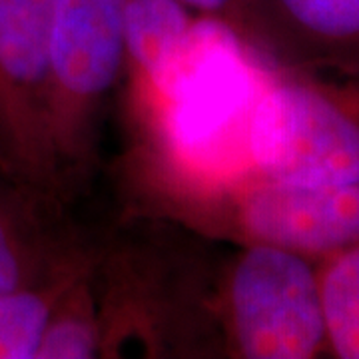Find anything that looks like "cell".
<instances>
[{
    "instance_id": "cell-1",
    "label": "cell",
    "mask_w": 359,
    "mask_h": 359,
    "mask_svg": "<svg viewBox=\"0 0 359 359\" xmlns=\"http://www.w3.org/2000/svg\"><path fill=\"white\" fill-rule=\"evenodd\" d=\"M120 216L170 222L228 245H271L323 259L359 242V184H297L219 172L166 140L128 142L118 162Z\"/></svg>"
},
{
    "instance_id": "cell-2",
    "label": "cell",
    "mask_w": 359,
    "mask_h": 359,
    "mask_svg": "<svg viewBox=\"0 0 359 359\" xmlns=\"http://www.w3.org/2000/svg\"><path fill=\"white\" fill-rule=\"evenodd\" d=\"M170 222L120 216L98 230L100 359H222L214 316L219 254Z\"/></svg>"
},
{
    "instance_id": "cell-3",
    "label": "cell",
    "mask_w": 359,
    "mask_h": 359,
    "mask_svg": "<svg viewBox=\"0 0 359 359\" xmlns=\"http://www.w3.org/2000/svg\"><path fill=\"white\" fill-rule=\"evenodd\" d=\"M126 2L52 0L48 134L70 204L98 172L104 116L124 68Z\"/></svg>"
},
{
    "instance_id": "cell-4",
    "label": "cell",
    "mask_w": 359,
    "mask_h": 359,
    "mask_svg": "<svg viewBox=\"0 0 359 359\" xmlns=\"http://www.w3.org/2000/svg\"><path fill=\"white\" fill-rule=\"evenodd\" d=\"M244 168L297 184H359V80L269 68Z\"/></svg>"
},
{
    "instance_id": "cell-5",
    "label": "cell",
    "mask_w": 359,
    "mask_h": 359,
    "mask_svg": "<svg viewBox=\"0 0 359 359\" xmlns=\"http://www.w3.org/2000/svg\"><path fill=\"white\" fill-rule=\"evenodd\" d=\"M230 248L214 282L222 359L330 358L318 262L271 245Z\"/></svg>"
},
{
    "instance_id": "cell-6",
    "label": "cell",
    "mask_w": 359,
    "mask_h": 359,
    "mask_svg": "<svg viewBox=\"0 0 359 359\" xmlns=\"http://www.w3.org/2000/svg\"><path fill=\"white\" fill-rule=\"evenodd\" d=\"M50 25L52 0H0V170L65 198L48 134Z\"/></svg>"
},
{
    "instance_id": "cell-7",
    "label": "cell",
    "mask_w": 359,
    "mask_h": 359,
    "mask_svg": "<svg viewBox=\"0 0 359 359\" xmlns=\"http://www.w3.org/2000/svg\"><path fill=\"white\" fill-rule=\"evenodd\" d=\"M202 20L180 0L126 2L120 84L128 142L170 138L182 80L202 44Z\"/></svg>"
},
{
    "instance_id": "cell-8",
    "label": "cell",
    "mask_w": 359,
    "mask_h": 359,
    "mask_svg": "<svg viewBox=\"0 0 359 359\" xmlns=\"http://www.w3.org/2000/svg\"><path fill=\"white\" fill-rule=\"evenodd\" d=\"M240 44L269 68L359 80V0H248Z\"/></svg>"
},
{
    "instance_id": "cell-9",
    "label": "cell",
    "mask_w": 359,
    "mask_h": 359,
    "mask_svg": "<svg viewBox=\"0 0 359 359\" xmlns=\"http://www.w3.org/2000/svg\"><path fill=\"white\" fill-rule=\"evenodd\" d=\"M90 231L62 196L0 170V295L40 276Z\"/></svg>"
},
{
    "instance_id": "cell-10",
    "label": "cell",
    "mask_w": 359,
    "mask_h": 359,
    "mask_svg": "<svg viewBox=\"0 0 359 359\" xmlns=\"http://www.w3.org/2000/svg\"><path fill=\"white\" fill-rule=\"evenodd\" d=\"M98 230L30 282L0 295V359H36L58 299L96 254Z\"/></svg>"
},
{
    "instance_id": "cell-11",
    "label": "cell",
    "mask_w": 359,
    "mask_h": 359,
    "mask_svg": "<svg viewBox=\"0 0 359 359\" xmlns=\"http://www.w3.org/2000/svg\"><path fill=\"white\" fill-rule=\"evenodd\" d=\"M94 259L96 254L58 299L36 359H100L102 332L94 290Z\"/></svg>"
},
{
    "instance_id": "cell-12",
    "label": "cell",
    "mask_w": 359,
    "mask_h": 359,
    "mask_svg": "<svg viewBox=\"0 0 359 359\" xmlns=\"http://www.w3.org/2000/svg\"><path fill=\"white\" fill-rule=\"evenodd\" d=\"M330 358L359 359V242L318 259Z\"/></svg>"
}]
</instances>
